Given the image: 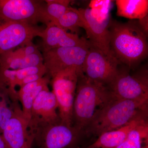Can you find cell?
<instances>
[{
	"mask_svg": "<svg viewBox=\"0 0 148 148\" xmlns=\"http://www.w3.org/2000/svg\"><path fill=\"white\" fill-rule=\"evenodd\" d=\"M109 31L111 49L119 63L130 68L147 57L148 34L138 20L123 23L111 20Z\"/></svg>",
	"mask_w": 148,
	"mask_h": 148,
	"instance_id": "1",
	"label": "cell"
},
{
	"mask_svg": "<svg viewBox=\"0 0 148 148\" xmlns=\"http://www.w3.org/2000/svg\"><path fill=\"white\" fill-rule=\"evenodd\" d=\"M112 5V1L110 0L92 1L89 8L78 9V10L83 20L84 29L90 44L109 57L116 58L110 45L109 27Z\"/></svg>",
	"mask_w": 148,
	"mask_h": 148,
	"instance_id": "4",
	"label": "cell"
},
{
	"mask_svg": "<svg viewBox=\"0 0 148 148\" xmlns=\"http://www.w3.org/2000/svg\"><path fill=\"white\" fill-rule=\"evenodd\" d=\"M148 114L138 117L121 127L104 132L86 148H114L121 144L130 132L139 125L148 121Z\"/></svg>",
	"mask_w": 148,
	"mask_h": 148,
	"instance_id": "16",
	"label": "cell"
},
{
	"mask_svg": "<svg viewBox=\"0 0 148 148\" xmlns=\"http://www.w3.org/2000/svg\"><path fill=\"white\" fill-rule=\"evenodd\" d=\"M139 24L145 32L148 34V15L142 19L138 20Z\"/></svg>",
	"mask_w": 148,
	"mask_h": 148,
	"instance_id": "25",
	"label": "cell"
},
{
	"mask_svg": "<svg viewBox=\"0 0 148 148\" xmlns=\"http://www.w3.org/2000/svg\"><path fill=\"white\" fill-rule=\"evenodd\" d=\"M39 51L36 46L32 42L26 45L21 46L15 50H11L1 55L9 58H16L24 57L31 55Z\"/></svg>",
	"mask_w": 148,
	"mask_h": 148,
	"instance_id": "24",
	"label": "cell"
},
{
	"mask_svg": "<svg viewBox=\"0 0 148 148\" xmlns=\"http://www.w3.org/2000/svg\"><path fill=\"white\" fill-rule=\"evenodd\" d=\"M49 24L75 34H77L80 28L84 29V27L83 20L78 9L70 6L68 10L60 18Z\"/></svg>",
	"mask_w": 148,
	"mask_h": 148,
	"instance_id": "21",
	"label": "cell"
},
{
	"mask_svg": "<svg viewBox=\"0 0 148 148\" xmlns=\"http://www.w3.org/2000/svg\"><path fill=\"white\" fill-rule=\"evenodd\" d=\"M42 54L36 53L24 57L9 58L0 55V69L9 70H19L43 64Z\"/></svg>",
	"mask_w": 148,
	"mask_h": 148,
	"instance_id": "19",
	"label": "cell"
},
{
	"mask_svg": "<svg viewBox=\"0 0 148 148\" xmlns=\"http://www.w3.org/2000/svg\"><path fill=\"white\" fill-rule=\"evenodd\" d=\"M42 31L25 23L0 21V55L31 42Z\"/></svg>",
	"mask_w": 148,
	"mask_h": 148,
	"instance_id": "11",
	"label": "cell"
},
{
	"mask_svg": "<svg viewBox=\"0 0 148 148\" xmlns=\"http://www.w3.org/2000/svg\"><path fill=\"white\" fill-rule=\"evenodd\" d=\"M45 1L0 0V21L25 23L35 26L49 24L46 17Z\"/></svg>",
	"mask_w": 148,
	"mask_h": 148,
	"instance_id": "7",
	"label": "cell"
},
{
	"mask_svg": "<svg viewBox=\"0 0 148 148\" xmlns=\"http://www.w3.org/2000/svg\"><path fill=\"white\" fill-rule=\"evenodd\" d=\"M119 64L116 58L109 57L90 44L82 70L88 79L108 86L118 73Z\"/></svg>",
	"mask_w": 148,
	"mask_h": 148,
	"instance_id": "9",
	"label": "cell"
},
{
	"mask_svg": "<svg viewBox=\"0 0 148 148\" xmlns=\"http://www.w3.org/2000/svg\"><path fill=\"white\" fill-rule=\"evenodd\" d=\"M50 78L47 75L38 80L25 85L17 91V100L21 102L23 115L29 123L34 101L40 92L48 87Z\"/></svg>",
	"mask_w": 148,
	"mask_h": 148,
	"instance_id": "17",
	"label": "cell"
},
{
	"mask_svg": "<svg viewBox=\"0 0 148 148\" xmlns=\"http://www.w3.org/2000/svg\"><path fill=\"white\" fill-rule=\"evenodd\" d=\"M148 103L115 98L88 125L84 132L88 138L118 129L140 116L148 114Z\"/></svg>",
	"mask_w": 148,
	"mask_h": 148,
	"instance_id": "3",
	"label": "cell"
},
{
	"mask_svg": "<svg viewBox=\"0 0 148 148\" xmlns=\"http://www.w3.org/2000/svg\"><path fill=\"white\" fill-rule=\"evenodd\" d=\"M117 15L130 20H140L148 15L147 0H117Z\"/></svg>",
	"mask_w": 148,
	"mask_h": 148,
	"instance_id": "18",
	"label": "cell"
},
{
	"mask_svg": "<svg viewBox=\"0 0 148 148\" xmlns=\"http://www.w3.org/2000/svg\"><path fill=\"white\" fill-rule=\"evenodd\" d=\"M6 93L0 89V134H2L6 124L13 116L14 103L10 102Z\"/></svg>",
	"mask_w": 148,
	"mask_h": 148,
	"instance_id": "23",
	"label": "cell"
},
{
	"mask_svg": "<svg viewBox=\"0 0 148 148\" xmlns=\"http://www.w3.org/2000/svg\"><path fill=\"white\" fill-rule=\"evenodd\" d=\"M90 43L87 45L60 47L43 51V63L50 78L65 70L76 67L82 72L83 64Z\"/></svg>",
	"mask_w": 148,
	"mask_h": 148,
	"instance_id": "10",
	"label": "cell"
},
{
	"mask_svg": "<svg viewBox=\"0 0 148 148\" xmlns=\"http://www.w3.org/2000/svg\"><path fill=\"white\" fill-rule=\"evenodd\" d=\"M43 51L60 47H73L87 45L86 39L80 38L77 34L69 33L53 24H49L42 30Z\"/></svg>",
	"mask_w": 148,
	"mask_h": 148,
	"instance_id": "14",
	"label": "cell"
},
{
	"mask_svg": "<svg viewBox=\"0 0 148 148\" xmlns=\"http://www.w3.org/2000/svg\"><path fill=\"white\" fill-rule=\"evenodd\" d=\"M82 72L76 67L65 69L51 78L61 122L73 125V106L78 77Z\"/></svg>",
	"mask_w": 148,
	"mask_h": 148,
	"instance_id": "6",
	"label": "cell"
},
{
	"mask_svg": "<svg viewBox=\"0 0 148 148\" xmlns=\"http://www.w3.org/2000/svg\"><path fill=\"white\" fill-rule=\"evenodd\" d=\"M0 148H8L1 134H0Z\"/></svg>",
	"mask_w": 148,
	"mask_h": 148,
	"instance_id": "26",
	"label": "cell"
},
{
	"mask_svg": "<svg viewBox=\"0 0 148 148\" xmlns=\"http://www.w3.org/2000/svg\"><path fill=\"white\" fill-rule=\"evenodd\" d=\"M115 98L108 86L80 75L73 106V126L84 132Z\"/></svg>",
	"mask_w": 148,
	"mask_h": 148,
	"instance_id": "2",
	"label": "cell"
},
{
	"mask_svg": "<svg viewBox=\"0 0 148 148\" xmlns=\"http://www.w3.org/2000/svg\"><path fill=\"white\" fill-rule=\"evenodd\" d=\"M108 87L116 98L148 103V73L146 68L132 75L120 71Z\"/></svg>",
	"mask_w": 148,
	"mask_h": 148,
	"instance_id": "8",
	"label": "cell"
},
{
	"mask_svg": "<svg viewBox=\"0 0 148 148\" xmlns=\"http://www.w3.org/2000/svg\"><path fill=\"white\" fill-rule=\"evenodd\" d=\"M114 148H148V122L132 129L125 140Z\"/></svg>",
	"mask_w": 148,
	"mask_h": 148,
	"instance_id": "20",
	"label": "cell"
},
{
	"mask_svg": "<svg viewBox=\"0 0 148 148\" xmlns=\"http://www.w3.org/2000/svg\"><path fill=\"white\" fill-rule=\"evenodd\" d=\"M17 101L14 102L13 116L6 124L2 136L8 148H31L34 137L29 131V123Z\"/></svg>",
	"mask_w": 148,
	"mask_h": 148,
	"instance_id": "13",
	"label": "cell"
},
{
	"mask_svg": "<svg viewBox=\"0 0 148 148\" xmlns=\"http://www.w3.org/2000/svg\"><path fill=\"white\" fill-rule=\"evenodd\" d=\"M45 1L46 3L45 15L49 24L56 21L66 13L69 10V5L71 1L47 0Z\"/></svg>",
	"mask_w": 148,
	"mask_h": 148,
	"instance_id": "22",
	"label": "cell"
},
{
	"mask_svg": "<svg viewBox=\"0 0 148 148\" xmlns=\"http://www.w3.org/2000/svg\"><path fill=\"white\" fill-rule=\"evenodd\" d=\"M58 108L55 95L49 87L40 92L33 103L29 123L32 135L38 128L61 122L57 112Z\"/></svg>",
	"mask_w": 148,
	"mask_h": 148,
	"instance_id": "12",
	"label": "cell"
},
{
	"mask_svg": "<svg viewBox=\"0 0 148 148\" xmlns=\"http://www.w3.org/2000/svg\"><path fill=\"white\" fill-rule=\"evenodd\" d=\"M43 73L47 71L44 64L35 67L19 70H9L0 69V89L3 90L12 101H18L16 86H20L24 78L30 75Z\"/></svg>",
	"mask_w": 148,
	"mask_h": 148,
	"instance_id": "15",
	"label": "cell"
},
{
	"mask_svg": "<svg viewBox=\"0 0 148 148\" xmlns=\"http://www.w3.org/2000/svg\"><path fill=\"white\" fill-rule=\"evenodd\" d=\"M40 148H86L84 132L61 122L38 128L34 132Z\"/></svg>",
	"mask_w": 148,
	"mask_h": 148,
	"instance_id": "5",
	"label": "cell"
}]
</instances>
